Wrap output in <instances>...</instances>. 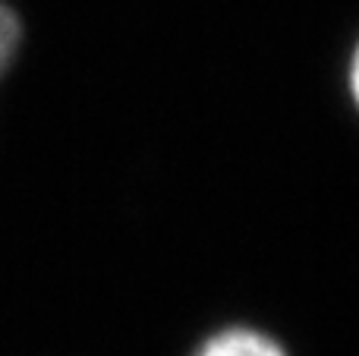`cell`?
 Here are the masks:
<instances>
[{"label": "cell", "mask_w": 359, "mask_h": 356, "mask_svg": "<svg viewBox=\"0 0 359 356\" xmlns=\"http://www.w3.org/2000/svg\"><path fill=\"white\" fill-rule=\"evenodd\" d=\"M344 88H347V98H350V107L356 111L359 117V38L353 41L347 54V67H344Z\"/></svg>", "instance_id": "obj_3"}, {"label": "cell", "mask_w": 359, "mask_h": 356, "mask_svg": "<svg viewBox=\"0 0 359 356\" xmlns=\"http://www.w3.org/2000/svg\"><path fill=\"white\" fill-rule=\"evenodd\" d=\"M189 356H290L274 334L262 331L246 322H230L208 331Z\"/></svg>", "instance_id": "obj_1"}, {"label": "cell", "mask_w": 359, "mask_h": 356, "mask_svg": "<svg viewBox=\"0 0 359 356\" xmlns=\"http://www.w3.org/2000/svg\"><path fill=\"white\" fill-rule=\"evenodd\" d=\"M16 48H19V19H16V13L0 0V82H4L13 57H16Z\"/></svg>", "instance_id": "obj_2"}]
</instances>
